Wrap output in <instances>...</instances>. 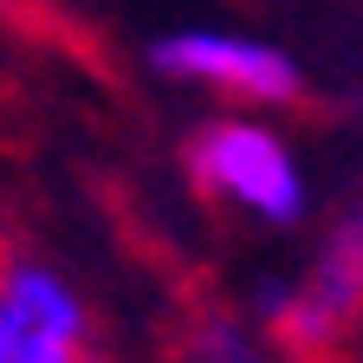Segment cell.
I'll return each mask as SVG.
<instances>
[{
	"instance_id": "6da1fadb",
	"label": "cell",
	"mask_w": 363,
	"mask_h": 363,
	"mask_svg": "<svg viewBox=\"0 0 363 363\" xmlns=\"http://www.w3.org/2000/svg\"><path fill=\"white\" fill-rule=\"evenodd\" d=\"M189 175L220 208L266 227H298L311 208V182L298 150L259 117H208L189 136Z\"/></svg>"
},
{
	"instance_id": "7a4b0ae2",
	"label": "cell",
	"mask_w": 363,
	"mask_h": 363,
	"mask_svg": "<svg viewBox=\"0 0 363 363\" xmlns=\"http://www.w3.org/2000/svg\"><path fill=\"white\" fill-rule=\"evenodd\" d=\"M259 318L292 357H337L344 337L363 325V195L325 227V240L311 247L305 279L266 286Z\"/></svg>"
},
{
	"instance_id": "3957f363",
	"label": "cell",
	"mask_w": 363,
	"mask_h": 363,
	"mask_svg": "<svg viewBox=\"0 0 363 363\" xmlns=\"http://www.w3.org/2000/svg\"><path fill=\"white\" fill-rule=\"evenodd\" d=\"M150 65L175 84H201L220 91L234 104H292L305 91V72L286 45L253 39V33H227V26H182L150 45Z\"/></svg>"
},
{
	"instance_id": "277c9868",
	"label": "cell",
	"mask_w": 363,
	"mask_h": 363,
	"mask_svg": "<svg viewBox=\"0 0 363 363\" xmlns=\"http://www.w3.org/2000/svg\"><path fill=\"white\" fill-rule=\"evenodd\" d=\"M91 311L78 286L45 259L0 266V363H84Z\"/></svg>"
},
{
	"instance_id": "5b68a950",
	"label": "cell",
	"mask_w": 363,
	"mask_h": 363,
	"mask_svg": "<svg viewBox=\"0 0 363 363\" xmlns=\"http://www.w3.org/2000/svg\"><path fill=\"white\" fill-rule=\"evenodd\" d=\"M189 363H266V344L234 318H201L189 337Z\"/></svg>"
}]
</instances>
